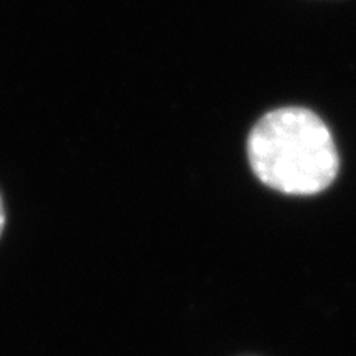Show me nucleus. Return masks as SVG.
Here are the masks:
<instances>
[{"label": "nucleus", "mask_w": 356, "mask_h": 356, "mask_svg": "<svg viewBox=\"0 0 356 356\" xmlns=\"http://www.w3.org/2000/svg\"><path fill=\"white\" fill-rule=\"evenodd\" d=\"M3 228H6V208H3L2 197H0V236L3 233Z\"/></svg>", "instance_id": "2"}, {"label": "nucleus", "mask_w": 356, "mask_h": 356, "mask_svg": "<svg viewBox=\"0 0 356 356\" xmlns=\"http://www.w3.org/2000/svg\"><path fill=\"white\" fill-rule=\"evenodd\" d=\"M252 170L262 184L287 195H315L335 180L338 150L314 111L286 106L262 115L248 139Z\"/></svg>", "instance_id": "1"}]
</instances>
